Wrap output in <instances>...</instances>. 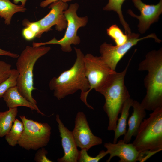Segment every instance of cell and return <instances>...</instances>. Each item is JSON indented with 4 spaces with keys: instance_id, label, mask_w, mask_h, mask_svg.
Here are the masks:
<instances>
[{
    "instance_id": "1",
    "label": "cell",
    "mask_w": 162,
    "mask_h": 162,
    "mask_svg": "<svg viewBox=\"0 0 162 162\" xmlns=\"http://www.w3.org/2000/svg\"><path fill=\"white\" fill-rule=\"evenodd\" d=\"M138 70L147 71L144 79L145 96L140 103L146 110L162 107V49L148 52L139 64Z\"/></svg>"
},
{
    "instance_id": "2",
    "label": "cell",
    "mask_w": 162,
    "mask_h": 162,
    "mask_svg": "<svg viewBox=\"0 0 162 162\" xmlns=\"http://www.w3.org/2000/svg\"><path fill=\"white\" fill-rule=\"evenodd\" d=\"M74 48L76 58L73 65L58 77H53L49 82L50 89L53 91L54 96L59 100L78 90L81 91V99L90 88L85 75L84 55L80 49Z\"/></svg>"
},
{
    "instance_id": "3",
    "label": "cell",
    "mask_w": 162,
    "mask_h": 162,
    "mask_svg": "<svg viewBox=\"0 0 162 162\" xmlns=\"http://www.w3.org/2000/svg\"><path fill=\"white\" fill-rule=\"evenodd\" d=\"M131 60L123 71L116 72L99 92L105 98L103 109L109 119L108 130H115L118 115L121 113L125 102L130 98L125 84L124 79Z\"/></svg>"
},
{
    "instance_id": "4",
    "label": "cell",
    "mask_w": 162,
    "mask_h": 162,
    "mask_svg": "<svg viewBox=\"0 0 162 162\" xmlns=\"http://www.w3.org/2000/svg\"><path fill=\"white\" fill-rule=\"evenodd\" d=\"M49 46H27L17 58L16 63L19 76L16 85L21 94L27 100L36 104L32 92L36 89L34 87L33 70L37 60L50 50Z\"/></svg>"
},
{
    "instance_id": "5",
    "label": "cell",
    "mask_w": 162,
    "mask_h": 162,
    "mask_svg": "<svg viewBox=\"0 0 162 162\" xmlns=\"http://www.w3.org/2000/svg\"><path fill=\"white\" fill-rule=\"evenodd\" d=\"M152 111L142 122L132 143L140 152L162 150V107Z\"/></svg>"
},
{
    "instance_id": "6",
    "label": "cell",
    "mask_w": 162,
    "mask_h": 162,
    "mask_svg": "<svg viewBox=\"0 0 162 162\" xmlns=\"http://www.w3.org/2000/svg\"><path fill=\"white\" fill-rule=\"evenodd\" d=\"M84 61L85 75L90 88L80 99L89 108L93 109L87 101L88 93L93 89L99 93L117 72L109 67L100 56L87 54L84 56Z\"/></svg>"
},
{
    "instance_id": "7",
    "label": "cell",
    "mask_w": 162,
    "mask_h": 162,
    "mask_svg": "<svg viewBox=\"0 0 162 162\" xmlns=\"http://www.w3.org/2000/svg\"><path fill=\"white\" fill-rule=\"evenodd\" d=\"M79 7L77 3L72 4L64 11V14L67 22V26L65 34L61 39L58 40L54 38L49 41L41 43L33 42L32 46L38 47L49 44H58L61 46L64 52H69L72 51V44L77 45L81 42L77 32L80 27H84L87 23V16L80 17L77 15Z\"/></svg>"
},
{
    "instance_id": "8",
    "label": "cell",
    "mask_w": 162,
    "mask_h": 162,
    "mask_svg": "<svg viewBox=\"0 0 162 162\" xmlns=\"http://www.w3.org/2000/svg\"><path fill=\"white\" fill-rule=\"evenodd\" d=\"M24 128L18 144L25 149L37 150L47 145L50 140L51 127L47 123H41L20 116Z\"/></svg>"
},
{
    "instance_id": "9",
    "label": "cell",
    "mask_w": 162,
    "mask_h": 162,
    "mask_svg": "<svg viewBox=\"0 0 162 162\" xmlns=\"http://www.w3.org/2000/svg\"><path fill=\"white\" fill-rule=\"evenodd\" d=\"M128 35V40L122 45L114 46L111 44L105 42L100 46V57L105 63L114 70H116L118 63L125 54L140 41L152 38L156 42L160 43L162 41L154 33H152L142 38H139L140 34L134 33H131Z\"/></svg>"
},
{
    "instance_id": "10",
    "label": "cell",
    "mask_w": 162,
    "mask_h": 162,
    "mask_svg": "<svg viewBox=\"0 0 162 162\" xmlns=\"http://www.w3.org/2000/svg\"><path fill=\"white\" fill-rule=\"evenodd\" d=\"M48 8L50 9L49 13L37 21L40 30L36 37L40 38L44 33L52 30L51 27L54 26H56V29L59 32L66 28L67 22L64 11L68 8L67 3L56 1L51 4Z\"/></svg>"
},
{
    "instance_id": "11",
    "label": "cell",
    "mask_w": 162,
    "mask_h": 162,
    "mask_svg": "<svg viewBox=\"0 0 162 162\" xmlns=\"http://www.w3.org/2000/svg\"><path fill=\"white\" fill-rule=\"evenodd\" d=\"M72 133L77 146L81 149L88 151L92 147L102 143V139L92 133L86 115L82 112H79L76 115Z\"/></svg>"
},
{
    "instance_id": "12",
    "label": "cell",
    "mask_w": 162,
    "mask_h": 162,
    "mask_svg": "<svg viewBox=\"0 0 162 162\" xmlns=\"http://www.w3.org/2000/svg\"><path fill=\"white\" fill-rule=\"evenodd\" d=\"M132 1L135 6L140 11V15H136L130 9L128 10V13L139 20L138 30L141 33L143 34L152 24L158 21L162 13V0H160L156 5L147 4L141 0H132Z\"/></svg>"
},
{
    "instance_id": "13",
    "label": "cell",
    "mask_w": 162,
    "mask_h": 162,
    "mask_svg": "<svg viewBox=\"0 0 162 162\" xmlns=\"http://www.w3.org/2000/svg\"><path fill=\"white\" fill-rule=\"evenodd\" d=\"M104 147L110 154L107 162L110 161L114 157L119 158V162H135L138 161L140 152L137 150L132 143H127L121 139L116 143H105Z\"/></svg>"
},
{
    "instance_id": "14",
    "label": "cell",
    "mask_w": 162,
    "mask_h": 162,
    "mask_svg": "<svg viewBox=\"0 0 162 162\" xmlns=\"http://www.w3.org/2000/svg\"><path fill=\"white\" fill-rule=\"evenodd\" d=\"M58 130L61 138L64 152L63 157L57 159L58 162H77L79 150L77 149L72 131L65 127L61 120L59 115L56 116Z\"/></svg>"
},
{
    "instance_id": "15",
    "label": "cell",
    "mask_w": 162,
    "mask_h": 162,
    "mask_svg": "<svg viewBox=\"0 0 162 162\" xmlns=\"http://www.w3.org/2000/svg\"><path fill=\"white\" fill-rule=\"evenodd\" d=\"M132 106L133 111L128 120V128L123 139L127 143L130 142L133 136H136L139 127L146 114V110L138 101L133 100Z\"/></svg>"
},
{
    "instance_id": "16",
    "label": "cell",
    "mask_w": 162,
    "mask_h": 162,
    "mask_svg": "<svg viewBox=\"0 0 162 162\" xmlns=\"http://www.w3.org/2000/svg\"><path fill=\"white\" fill-rule=\"evenodd\" d=\"M2 98L9 108L24 106L28 107L32 110H36L42 116L45 115L40 110L36 104L28 100L21 94L16 86L9 89L5 92Z\"/></svg>"
},
{
    "instance_id": "17",
    "label": "cell",
    "mask_w": 162,
    "mask_h": 162,
    "mask_svg": "<svg viewBox=\"0 0 162 162\" xmlns=\"http://www.w3.org/2000/svg\"><path fill=\"white\" fill-rule=\"evenodd\" d=\"M133 100L130 98H128L124 104L118 118L116 128L114 131V136L113 143H116L118 138L121 136L124 135L126 132V127L128 118L129 116L130 109L132 106Z\"/></svg>"
},
{
    "instance_id": "18",
    "label": "cell",
    "mask_w": 162,
    "mask_h": 162,
    "mask_svg": "<svg viewBox=\"0 0 162 162\" xmlns=\"http://www.w3.org/2000/svg\"><path fill=\"white\" fill-rule=\"evenodd\" d=\"M26 9L24 6L17 5L12 3L10 0H0V17L4 20V23L10 24L12 17L16 13L24 12Z\"/></svg>"
},
{
    "instance_id": "19",
    "label": "cell",
    "mask_w": 162,
    "mask_h": 162,
    "mask_svg": "<svg viewBox=\"0 0 162 162\" xmlns=\"http://www.w3.org/2000/svg\"><path fill=\"white\" fill-rule=\"evenodd\" d=\"M18 112L17 107L0 112V137L6 135L10 129Z\"/></svg>"
},
{
    "instance_id": "20",
    "label": "cell",
    "mask_w": 162,
    "mask_h": 162,
    "mask_svg": "<svg viewBox=\"0 0 162 162\" xmlns=\"http://www.w3.org/2000/svg\"><path fill=\"white\" fill-rule=\"evenodd\" d=\"M24 128L22 122L16 118L10 129L5 136V139L9 145L14 147L18 144Z\"/></svg>"
},
{
    "instance_id": "21",
    "label": "cell",
    "mask_w": 162,
    "mask_h": 162,
    "mask_svg": "<svg viewBox=\"0 0 162 162\" xmlns=\"http://www.w3.org/2000/svg\"><path fill=\"white\" fill-rule=\"evenodd\" d=\"M126 0H109L107 4L103 8L105 11H113L116 12L118 15L120 23L123 26L126 34H130L131 29L129 25L124 19L122 12V6Z\"/></svg>"
},
{
    "instance_id": "22",
    "label": "cell",
    "mask_w": 162,
    "mask_h": 162,
    "mask_svg": "<svg viewBox=\"0 0 162 162\" xmlns=\"http://www.w3.org/2000/svg\"><path fill=\"white\" fill-rule=\"evenodd\" d=\"M107 33L114 41L116 45H122L127 41L128 35L124 33L122 30L116 24L111 26L106 29Z\"/></svg>"
},
{
    "instance_id": "23",
    "label": "cell",
    "mask_w": 162,
    "mask_h": 162,
    "mask_svg": "<svg viewBox=\"0 0 162 162\" xmlns=\"http://www.w3.org/2000/svg\"><path fill=\"white\" fill-rule=\"evenodd\" d=\"M19 72L16 69H12L10 76L0 83V98L10 88L17 85Z\"/></svg>"
},
{
    "instance_id": "24",
    "label": "cell",
    "mask_w": 162,
    "mask_h": 162,
    "mask_svg": "<svg viewBox=\"0 0 162 162\" xmlns=\"http://www.w3.org/2000/svg\"><path fill=\"white\" fill-rule=\"evenodd\" d=\"M108 154L106 151L103 150L100 151L96 157H92L88 154L86 149H81V150L79 151L77 162H98Z\"/></svg>"
},
{
    "instance_id": "25",
    "label": "cell",
    "mask_w": 162,
    "mask_h": 162,
    "mask_svg": "<svg viewBox=\"0 0 162 162\" xmlns=\"http://www.w3.org/2000/svg\"><path fill=\"white\" fill-rule=\"evenodd\" d=\"M11 65L5 62L0 61V83L7 78L10 75Z\"/></svg>"
},
{
    "instance_id": "26",
    "label": "cell",
    "mask_w": 162,
    "mask_h": 162,
    "mask_svg": "<svg viewBox=\"0 0 162 162\" xmlns=\"http://www.w3.org/2000/svg\"><path fill=\"white\" fill-rule=\"evenodd\" d=\"M36 152L34 159L37 162H52V161L48 158L46 155L48 153L47 150L43 147L38 149Z\"/></svg>"
},
{
    "instance_id": "27",
    "label": "cell",
    "mask_w": 162,
    "mask_h": 162,
    "mask_svg": "<svg viewBox=\"0 0 162 162\" xmlns=\"http://www.w3.org/2000/svg\"><path fill=\"white\" fill-rule=\"evenodd\" d=\"M22 25L25 27H28L30 28L36 34V36L40 31V26L37 21L31 22L28 20L25 19L22 21Z\"/></svg>"
},
{
    "instance_id": "28",
    "label": "cell",
    "mask_w": 162,
    "mask_h": 162,
    "mask_svg": "<svg viewBox=\"0 0 162 162\" xmlns=\"http://www.w3.org/2000/svg\"><path fill=\"white\" fill-rule=\"evenodd\" d=\"M22 33L23 37L28 40H32L36 36V34L28 27H26L23 29Z\"/></svg>"
},
{
    "instance_id": "29",
    "label": "cell",
    "mask_w": 162,
    "mask_h": 162,
    "mask_svg": "<svg viewBox=\"0 0 162 162\" xmlns=\"http://www.w3.org/2000/svg\"><path fill=\"white\" fill-rule=\"evenodd\" d=\"M157 152L149 150L140 152L138 157V161L140 162H144Z\"/></svg>"
},
{
    "instance_id": "30",
    "label": "cell",
    "mask_w": 162,
    "mask_h": 162,
    "mask_svg": "<svg viewBox=\"0 0 162 162\" xmlns=\"http://www.w3.org/2000/svg\"><path fill=\"white\" fill-rule=\"evenodd\" d=\"M73 0H45L42 2L40 4V6L43 8L46 7L49 5L56 1H61L67 3Z\"/></svg>"
},
{
    "instance_id": "31",
    "label": "cell",
    "mask_w": 162,
    "mask_h": 162,
    "mask_svg": "<svg viewBox=\"0 0 162 162\" xmlns=\"http://www.w3.org/2000/svg\"><path fill=\"white\" fill-rule=\"evenodd\" d=\"M0 56H8L14 58H18L19 55L17 54L12 53L10 51L3 50L0 48Z\"/></svg>"
},
{
    "instance_id": "32",
    "label": "cell",
    "mask_w": 162,
    "mask_h": 162,
    "mask_svg": "<svg viewBox=\"0 0 162 162\" xmlns=\"http://www.w3.org/2000/svg\"><path fill=\"white\" fill-rule=\"evenodd\" d=\"M27 1V0H13V2L15 4H17L19 2H20L21 3V5L25 7Z\"/></svg>"
}]
</instances>
